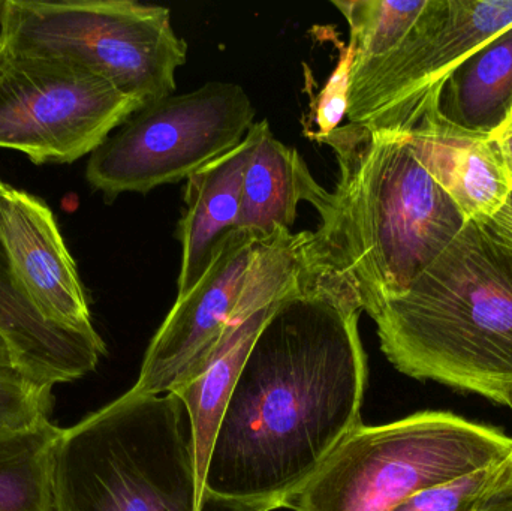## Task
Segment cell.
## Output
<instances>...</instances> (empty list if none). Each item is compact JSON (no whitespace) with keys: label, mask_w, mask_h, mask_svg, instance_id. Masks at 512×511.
Returning <instances> with one entry per match:
<instances>
[{"label":"cell","mask_w":512,"mask_h":511,"mask_svg":"<svg viewBox=\"0 0 512 511\" xmlns=\"http://www.w3.org/2000/svg\"><path fill=\"white\" fill-rule=\"evenodd\" d=\"M354 288L304 258L228 396L204 488L282 507L361 423L367 363Z\"/></svg>","instance_id":"cell-1"},{"label":"cell","mask_w":512,"mask_h":511,"mask_svg":"<svg viewBox=\"0 0 512 511\" xmlns=\"http://www.w3.org/2000/svg\"><path fill=\"white\" fill-rule=\"evenodd\" d=\"M0 42L84 69L143 104L173 95L188 59L170 9L134 0H3Z\"/></svg>","instance_id":"cell-6"},{"label":"cell","mask_w":512,"mask_h":511,"mask_svg":"<svg viewBox=\"0 0 512 511\" xmlns=\"http://www.w3.org/2000/svg\"><path fill=\"white\" fill-rule=\"evenodd\" d=\"M511 453L504 432L448 411L360 425L280 509L391 511L424 489L496 467Z\"/></svg>","instance_id":"cell-5"},{"label":"cell","mask_w":512,"mask_h":511,"mask_svg":"<svg viewBox=\"0 0 512 511\" xmlns=\"http://www.w3.org/2000/svg\"><path fill=\"white\" fill-rule=\"evenodd\" d=\"M499 465L475 471L445 485L424 489L391 511H477L498 476Z\"/></svg>","instance_id":"cell-20"},{"label":"cell","mask_w":512,"mask_h":511,"mask_svg":"<svg viewBox=\"0 0 512 511\" xmlns=\"http://www.w3.org/2000/svg\"><path fill=\"white\" fill-rule=\"evenodd\" d=\"M53 401V387L20 371L0 372V434L50 422Z\"/></svg>","instance_id":"cell-19"},{"label":"cell","mask_w":512,"mask_h":511,"mask_svg":"<svg viewBox=\"0 0 512 511\" xmlns=\"http://www.w3.org/2000/svg\"><path fill=\"white\" fill-rule=\"evenodd\" d=\"M430 102L414 128L412 146L426 170L450 195L468 221L486 222L504 206L512 182L492 135L448 122Z\"/></svg>","instance_id":"cell-13"},{"label":"cell","mask_w":512,"mask_h":511,"mask_svg":"<svg viewBox=\"0 0 512 511\" xmlns=\"http://www.w3.org/2000/svg\"><path fill=\"white\" fill-rule=\"evenodd\" d=\"M2 2L3 0H0V9H2Z\"/></svg>","instance_id":"cell-27"},{"label":"cell","mask_w":512,"mask_h":511,"mask_svg":"<svg viewBox=\"0 0 512 511\" xmlns=\"http://www.w3.org/2000/svg\"><path fill=\"white\" fill-rule=\"evenodd\" d=\"M349 69L351 54L348 48L342 51L339 65L334 69L327 86L322 90L316 104V125L318 132L315 138L325 137L334 129L339 128L348 108Z\"/></svg>","instance_id":"cell-21"},{"label":"cell","mask_w":512,"mask_h":511,"mask_svg":"<svg viewBox=\"0 0 512 511\" xmlns=\"http://www.w3.org/2000/svg\"><path fill=\"white\" fill-rule=\"evenodd\" d=\"M507 405H508V407L511 408V411H512V387H511L510 393H508Z\"/></svg>","instance_id":"cell-26"},{"label":"cell","mask_w":512,"mask_h":511,"mask_svg":"<svg viewBox=\"0 0 512 511\" xmlns=\"http://www.w3.org/2000/svg\"><path fill=\"white\" fill-rule=\"evenodd\" d=\"M499 242L512 249V191L502 209L486 222H480Z\"/></svg>","instance_id":"cell-23"},{"label":"cell","mask_w":512,"mask_h":511,"mask_svg":"<svg viewBox=\"0 0 512 511\" xmlns=\"http://www.w3.org/2000/svg\"><path fill=\"white\" fill-rule=\"evenodd\" d=\"M492 137L495 143L498 144L499 152L504 158L505 167H507L512 182V116Z\"/></svg>","instance_id":"cell-24"},{"label":"cell","mask_w":512,"mask_h":511,"mask_svg":"<svg viewBox=\"0 0 512 511\" xmlns=\"http://www.w3.org/2000/svg\"><path fill=\"white\" fill-rule=\"evenodd\" d=\"M240 84L212 81L192 92L144 104L116 129L86 165V180L105 200L147 194L188 179L242 143L255 123Z\"/></svg>","instance_id":"cell-7"},{"label":"cell","mask_w":512,"mask_h":511,"mask_svg":"<svg viewBox=\"0 0 512 511\" xmlns=\"http://www.w3.org/2000/svg\"><path fill=\"white\" fill-rule=\"evenodd\" d=\"M204 488L194 425L174 393L129 390L62 429L51 462V511H273Z\"/></svg>","instance_id":"cell-4"},{"label":"cell","mask_w":512,"mask_h":511,"mask_svg":"<svg viewBox=\"0 0 512 511\" xmlns=\"http://www.w3.org/2000/svg\"><path fill=\"white\" fill-rule=\"evenodd\" d=\"M397 371L507 405L512 249L469 221L450 248L372 315Z\"/></svg>","instance_id":"cell-3"},{"label":"cell","mask_w":512,"mask_h":511,"mask_svg":"<svg viewBox=\"0 0 512 511\" xmlns=\"http://www.w3.org/2000/svg\"><path fill=\"white\" fill-rule=\"evenodd\" d=\"M0 243L15 281L45 320L99 335L77 264L45 201L6 185L0 195Z\"/></svg>","instance_id":"cell-12"},{"label":"cell","mask_w":512,"mask_h":511,"mask_svg":"<svg viewBox=\"0 0 512 511\" xmlns=\"http://www.w3.org/2000/svg\"><path fill=\"white\" fill-rule=\"evenodd\" d=\"M265 237L237 228L219 242L203 278L177 297L150 342L134 392L168 393L201 365L233 317Z\"/></svg>","instance_id":"cell-11"},{"label":"cell","mask_w":512,"mask_h":511,"mask_svg":"<svg viewBox=\"0 0 512 511\" xmlns=\"http://www.w3.org/2000/svg\"><path fill=\"white\" fill-rule=\"evenodd\" d=\"M339 179L304 258L345 279L372 317L450 248L468 219L415 153L408 131L346 123L325 137Z\"/></svg>","instance_id":"cell-2"},{"label":"cell","mask_w":512,"mask_h":511,"mask_svg":"<svg viewBox=\"0 0 512 511\" xmlns=\"http://www.w3.org/2000/svg\"><path fill=\"white\" fill-rule=\"evenodd\" d=\"M53 422L0 434V511H51Z\"/></svg>","instance_id":"cell-18"},{"label":"cell","mask_w":512,"mask_h":511,"mask_svg":"<svg viewBox=\"0 0 512 511\" xmlns=\"http://www.w3.org/2000/svg\"><path fill=\"white\" fill-rule=\"evenodd\" d=\"M477 511H512V453L499 465L498 476Z\"/></svg>","instance_id":"cell-22"},{"label":"cell","mask_w":512,"mask_h":511,"mask_svg":"<svg viewBox=\"0 0 512 511\" xmlns=\"http://www.w3.org/2000/svg\"><path fill=\"white\" fill-rule=\"evenodd\" d=\"M268 131V120L255 122L242 143L186 179L185 212L177 225V239L182 245L177 297L185 296L197 285L216 246L239 228L245 171Z\"/></svg>","instance_id":"cell-14"},{"label":"cell","mask_w":512,"mask_h":511,"mask_svg":"<svg viewBox=\"0 0 512 511\" xmlns=\"http://www.w3.org/2000/svg\"><path fill=\"white\" fill-rule=\"evenodd\" d=\"M310 234L312 231L295 234L280 228L262 240L233 317L215 347L195 371L168 392L179 396L191 414L198 471L203 482L228 396L256 335L294 285Z\"/></svg>","instance_id":"cell-10"},{"label":"cell","mask_w":512,"mask_h":511,"mask_svg":"<svg viewBox=\"0 0 512 511\" xmlns=\"http://www.w3.org/2000/svg\"><path fill=\"white\" fill-rule=\"evenodd\" d=\"M6 183L0 179V195ZM0 335L18 369L44 386L71 383L95 371L107 353L101 336L83 335L45 320L12 275L0 243Z\"/></svg>","instance_id":"cell-15"},{"label":"cell","mask_w":512,"mask_h":511,"mask_svg":"<svg viewBox=\"0 0 512 511\" xmlns=\"http://www.w3.org/2000/svg\"><path fill=\"white\" fill-rule=\"evenodd\" d=\"M143 105L84 69L0 42V149L33 164L92 155Z\"/></svg>","instance_id":"cell-9"},{"label":"cell","mask_w":512,"mask_h":511,"mask_svg":"<svg viewBox=\"0 0 512 511\" xmlns=\"http://www.w3.org/2000/svg\"><path fill=\"white\" fill-rule=\"evenodd\" d=\"M438 110L466 131L495 134L512 116V24L466 57L445 81Z\"/></svg>","instance_id":"cell-17"},{"label":"cell","mask_w":512,"mask_h":511,"mask_svg":"<svg viewBox=\"0 0 512 511\" xmlns=\"http://www.w3.org/2000/svg\"><path fill=\"white\" fill-rule=\"evenodd\" d=\"M512 24V0H427L402 39L376 56L352 57L349 123L408 131L435 101L451 72Z\"/></svg>","instance_id":"cell-8"},{"label":"cell","mask_w":512,"mask_h":511,"mask_svg":"<svg viewBox=\"0 0 512 511\" xmlns=\"http://www.w3.org/2000/svg\"><path fill=\"white\" fill-rule=\"evenodd\" d=\"M20 371L8 342L0 335V372ZM21 372V371H20ZM23 374V372H21Z\"/></svg>","instance_id":"cell-25"},{"label":"cell","mask_w":512,"mask_h":511,"mask_svg":"<svg viewBox=\"0 0 512 511\" xmlns=\"http://www.w3.org/2000/svg\"><path fill=\"white\" fill-rule=\"evenodd\" d=\"M301 201L322 216L330 207L331 192L316 182L298 150L277 140L270 129L245 171L239 228L267 237L280 228L291 230Z\"/></svg>","instance_id":"cell-16"}]
</instances>
